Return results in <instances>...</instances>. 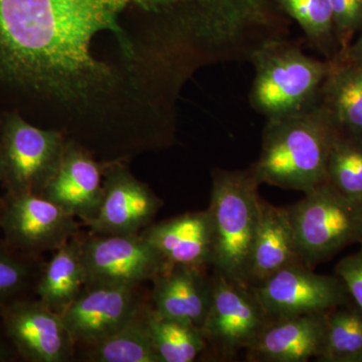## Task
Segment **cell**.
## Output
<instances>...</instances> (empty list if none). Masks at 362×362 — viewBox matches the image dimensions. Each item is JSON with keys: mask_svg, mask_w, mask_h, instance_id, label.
Wrapping results in <instances>:
<instances>
[{"mask_svg": "<svg viewBox=\"0 0 362 362\" xmlns=\"http://www.w3.org/2000/svg\"><path fill=\"white\" fill-rule=\"evenodd\" d=\"M138 287L87 284L61 314L75 345L85 349L110 337L144 306Z\"/></svg>", "mask_w": 362, "mask_h": 362, "instance_id": "13", "label": "cell"}, {"mask_svg": "<svg viewBox=\"0 0 362 362\" xmlns=\"http://www.w3.org/2000/svg\"><path fill=\"white\" fill-rule=\"evenodd\" d=\"M163 202L119 161L104 163L103 194L90 233L135 235L151 225Z\"/></svg>", "mask_w": 362, "mask_h": 362, "instance_id": "12", "label": "cell"}, {"mask_svg": "<svg viewBox=\"0 0 362 362\" xmlns=\"http://www.w3.org/2000/svg\"><path fill=\"white\" fill-rule=\"evenodd\" d=\"M358 251L345 257L337 264L335 273L344 283L357 308L362 311V243Z\"/></svg>", "mask_w": 362, "mask_h": 362, "instance_id": "28", "label": "cell"}, {"mask_svg": "<svg viewBox=\"0 0 362 362\" xmlns=\"http://www.w3.org/2000/svg\"><path fill=\"white\" fill-rule=\"evenodd\" d=\"M326 182L362 204V138L337 133L328 158Z\"/></svg>", "mask_w": 362, "mask_h": 362, "instance_id": "24", "label": "cell"}, {"mask_svg": "<svg viewBox=\"0 0 362 362\" xmlns=\"http://www.w3.org/2000/svg\"><path fill=\"white\" fill-rule=\"evenodd\" d=\"M361 206H362V204H361Z\"/></svg>", "mask_w": 362, "mask_h": 362, "instance_id": "31", "label": "cell"}, {"mask_svg": "<svg viewBox=\"0 0 362 362\" xmlns=\"http://www.w3.org/2000/svg\"><path fill=\"white\" fill-rule=\"evenodd\" d=\"M328 312L273 319L247 350V361L306 362L318 358L325 341Z\"/></svg>", "mask_w": 362, "mask_h": 362, "instance_id": "15", "label": "cell"}, {"mask_svg": "<svg viewBox=\"0 0 362 362\" xmlns=\"http://www.w3.org/2000/svg\"><path fill=\"white\" fill-rule=\"evenodd\" d=\"M81 240L87 284L138 287L153 280L168 265L140 233L101 235L90 233Z\"/></svg>", "mask_w": 362, "mask_h": 362, "instance_id": "9", "label": "cell"}, {"mask_svg": "<svg viewBox=\"0 0 362 362\" xmlns=\"http://www.w3.org/2000/svg\"><path fill=\"white\" fill-rule=\"evenodd\" d=\"M148 325L160 362H192L207 350L202 329L157 315L150 306Z\"/></svg>", "mask_w": 362, "mask_h": 362, "instance_id": "22", "label": "cell"}, {"mask_svg": "<svg viewBox=\"0 0 362 362\" xmlns=\"http://www.w3.org/2000/svg\"><path fill=\"white\" fill-rule=\"evenodd\" d=\"M0 230L8 246L37 258L78 235L80 225L75 216L42 195L6 194L0 201Z\"/></svg>", "mask_w": 362, "mask_h": 362, "instance_id": "8", "label": "cell"}, {"mask_svg": "<svg viewBox=\"0 0 362 362\" xmlns=\"http://www.w3.org/2000/svg\"><path fill=\"white\" fill-rule=\"evenodd\" d=\"M252 287L272 320L331 311L350 298L341 279L314 273L305 265L287 267Z\"/></svg>", "mask_w": 362, "mask_h": 362, "instance_id": "10", "label": "cell"}, {"mask_svg": "<svg viewBox=\"0 0 362 362\" xmlns=\"http://www.w3.org/2000/svg\"><path fill=\"white\" fill-rule=\"evenodd\" d=\"M150 306L145 304L120 329L88 347L87 358L94 362H160L149 329Z\"/></svg>", "mask_w": 362, "mask_h": 362, "instance_id": "21", "label": "cell"}, {"mask_svg": "<svg viewBox=\"0 0 362 362\" xmlns=\"http://www.w3.org/2000/svg\"><path fill=\"white\" fill-rule=\"evenodd\" d=\"M344 58L362 63V33L357 42L344 52Z\"/></svg>", "mask_w": 362, "mask_h": 362, "instance_id": "29", "label": "cell"}, {"mask_svg": "<svg viewBox=\"0 0 362 362\" xmlns=\"http://www.w3.org/2000/svg\"><path fill=\"white\" fill-rule=\"evenodd\" d=\"M35 259L16 251L0 238V308L20 299L35 279H39L42 268L35 266Z\"/></svg>", "mask_w": 362, "mask_h": 362, "instance_id": "25", "label": "cell"}, {"mask_svg": "<svg viewBox=\"0 0 362 362\" xmlns=\"http://www.w3.org/2000/svg\"><path fill=\"white\" fill-rule=\"evenodd\" d=\"M173 0H0V75L64 101L103 92L114 74L92 54L98 33L123 37L117 18L132 2Z\"/></svg>", "mask_w": 362, "mask_h": 362, "instance_id": "1", "label": "cell"}, {"mask_svg": "<svg viewBox=\"0 0 362 362\" xmlns=\"http://www.w3.org/2000/svg\"><path fill=\"white\" fill-rule=\"evenodd\" d=\"M259 185L251 168L216 169L207 209L214 232L211 267L226 278L245 284H247V262L259 223Z\"/></svg>", "mask_w": 362, "mask_h": 362, "instance_id": "3", "label": "cell"}, {"mask_svg": "<svg viewBox=\"0 0 362 362\" xmlns=\"http://www.w3.org/2000/svg\"><path fill=\"white\" fill-rule=\"evenodd\" d=\"M140 235L169 265L207 269L213 264L214 232L207 209L151 223Z\"/></svg>", "mask_w": 362, "mask_h": 362, "instance_id": "18", "label": "cell"}, {"mask_svg": "<svg viewBox=\"0 0 362 362\" xmlns=\"http://www.w3.org/2000/svg\"><path fill=\"white\" fill-rule=\"evenodd\" d=\"M66 140L56 130L7 118L0 136V183L8 194L42 195L56 175Z\"/></svg>", "mask_w": 362, "mask_h": 362, "instance_id": "6", "label": "cell"}, {"mask_svg": "<svg viewBox=\"0 0 362 362\" xmlns=\"http://www.w3.org/2000/svg\"><path fill=\"white\" fill-rule=\"evenodd\" d=\"M87 284L80 233L54 251L42 268L35 293L40 302L62 314L78 296Z\"/></svg>", "mask_w": 362, "mask_h": 362, "instance_id": "20", "label": "cell"}, {"mask_svg": "<svg viewBox=\"0 0 362 362\" xmlns=\"http://www.w3.org/2000/svg\"><path fill=\"white\" fill-rule=\"evenodd\" d=\"M103 177L104 164L84 145L66 140L58 170L42 197L88 225L101 204Z\"/></svg>", "mask_w": 362, "mask_h": 362, "instance_id": "14", "label": "cell"}, {"mask_svg": "<svg viewBox=\"0 0 362 362\" xmlns=\"http://www.w3.org/2000/svg\"><path fill=\"white\" fill-rule=\"evenodd\" d=\"M338 131L320 101L267 120L261 154L251 169L259 182L308 192L327 178Z\"/></svg>", "mask_w": 362, "mask_h": 362, "instance_id": "2", "label": "cell"}, {"mask_svg": "<svg viewBox=\"0 0 362 362\" xmlns=\"http://www.w3.org/2000/svg\"><path fill=\"white\" fill-rule=\"evenodd\" d=\"M6 337L25 361L65 362L73 356L75 343L61 314L40 300H13L0 308Z\"/></svg>", "mask_w": 362, "mask_h": 362, "instance_id": "11", "label": "cell"}, {"mask_svg": "<svg viewBox=\"0 0 362 362\" xmlns=\"http://www.w3.org/2000/svg\"><path fill=\"white\" fill-rule=\"evenodd\" d=\"M319 101L338 132L362 138V63L331 62Z\"/></svg>", "mask_w": 362, "mask_h": 362, "instance_id": "19", "label": "cell"}, {"mask_svg": "<svg viewBox=\"0 0 362 362\" xmlns=\"http://www.w3.org/2000/svg\"><path fill=\"white\" fill-rule=\"evenodd\" d=\"M321 362H362V311L337 307L327 313Z\"/></svg>", "mask_w": 362, "mask_h": 362, "instance_id": "23", "label": "cell"}, {"mask_svg": "<svg viewBox=\"0 0 362 362\" xmlns=\"http://www.w3.org/2000/svg\"><path fill=\"white\" fill-rule=\"evenodd\" d=\"M280 2L315 47L324 52L332 44L334 25L328 0H280Z\"/></svg>", "mask_w": 362, "mask_h": 362, "instance_id": "26", "label": "cell"}, {"mask_svg": "<svg viewBox=\"0 0 362 362\" xmlns=\"http://www.w3.org/2000/svg\"><path fill=\"white\" fill-rule=\"evenodd\" d=\"M9 352L7 351L6 346L0 342V362L8 361Z\"/></svg>", "mask_w": 362, "mask_h": 362, "instance_id": "30", "label": "cell"}, {"mask_svg": "<svg viewBox=\"0 0 362 362\" xmlns=\"http://www.w3.org/2000/svg\"><path fill=\"white\" fill-rule=\"evenodd\" d=\"M251 104L267 120L295 113L316 103L329 63L305 54L290 42L271 40L252 54Z\"/></svg>", "mask_w": 362, "mask_h": 362, "instance_id": "4", "label": "cell"}, {"mask_svg": "<svg viewBox=\"0 0 362 362\" xmlns=\"http://www.w3.org/2000/svg\"><path fill=\"white\" fill-rule=\"evenodd\" d=\"M211 303L202 331L221 361H233L258 339L272 319L259 303L252 286L214 271Z\"/></svg>", "mask_w": 362, "mask_h": 362, "instance_id": "7", "label": "cell"}, {"mask_svg": "<svg viewBox=\"0 0 362 362\" xmlns=\"http://www.w3.org/2000/svg\"><path fill=\"white\" fill-rule=\"evenodd\" d=\"M289 209L304 265L313 269L345 247L362 243L361 204L324 182Z\"/></svg>", "mask_w": 362, "mask_h": 362, "instance_id": "5", "label": "cell"}, {"mask_svg": "<svg viewBox=\"0 0 362 362\" xmlns=\"http://www.w3.org/2000/svg\"><path fill=\"white\" fill-rule=\"evenodd\" d=\"M152 282L151 306L157 315L202 329L213 296L206 269L168 264Z\"/></svg>", "mask_w": 362, "mask_h": 362, "instance_id": "16", "label": "cell"}, {"mask_svg": "<svg viewBox=\"0 0 362 362\" xmlns=\"http://www.w3.org/2000/svg\"><path fill=\"white\" fill-rule=\"evenodd\" d=\"M332 11L334 33L343 52L362 26V0H328Z\"/></svg>", "mask_w": 362, "mask_h": 362, "instance_id": "27", "label": "cell"}, {"mask_svg": "<svg viewBox=\"0 0 362 362\" xmlns=\"http://www.w3.org/2000/svg\"><path fill=\"white\" fill-rule=\"evenodd\" d=\"M304 265L288 207L261 199L258 226L247 267V282L258 286L279 271Z\"/></svg>", "mask_w": 362, "mask_h": 362, "instance_id": "17", "label": "cell"}]
</instances>
